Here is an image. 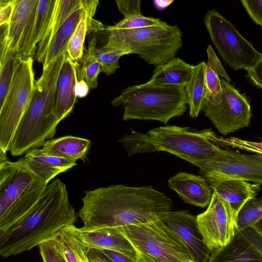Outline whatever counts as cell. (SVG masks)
Here are the masks:
<instances>
[{"label":"cell","instance_id":"obj_1","mask_svg":"<svg viewBox=\"0 0 262 262\" xmlns=\"http://www.w3.org/2000/svg\"><path fill=\"white\" fill-rule=\"evenodd\" d=\"M77 213L85 227L141 224L171 210L172 201L152 186L112 185L85 191Z\"/></svg>","mask_w":262,"mask_h":262},{"label":"cell","instance_id":"obj_2","mask_svg":"<svg viewBox=\"0 0 262 262\" xmlns=\"http://www.w3.org/2000/svg\"><path fill=\"white\" fill-rule=\"evenodd\" d=\"M77 217L66 185L56 179L25 215L0 231V254L14 256L50 241L63 228L74 225Z\"/></svg>","mask_w":262,"mask_h":262},{"label":"cell","instance_id":"obj_3","mask_svg":"<svg viewBox=\"0 0 262 262\" xmlns=\"http://www.w3.org/2000/svg\"><path fill=\"white\" fill-rule=\"evenodd\" d=\"M67 54L60 55L42 70L41 76L36 80L31 101L11 144L9 151L12 156H22L42 146L46 140L52 139L56 134L59 123L54 114L56 84Z\"/></svg>","mask_w":262,"mask_h":262},{"label":"cell","instance_id":"obj_4","mask_svg":"<svg viewBox=\"0 0 262 262\" xmlns=\"http://www.w3.org/2000/svg\"><path fill=\"white\" fill-rule=\"evenodd\" d=\"M111 103L123 107L124 121L156 120L166 124L171 118L184 114L188 101L184 87L147 82L126 88Z\"/></svg>","mask_w":262,"mask_h":262},{"label":"cell","instance_id":"obj_5","mask_svg":"<svg viewBox=\"0 0 262 262\" xmlns=\"http://www.w3.org/2000/svg\"><path fill=\"white\" fill-rule=\"evenodd\" d=\"M47 185L23 158L12 162L0 150V231L25 215Z\"/></svg>","mask_w":262,"mask_h":262},{"label":"cell","instance_id":"obj_6","mask_svg":"<svg viewBox=\"0 0 262 262\" xmlns=\"http://www.w3.org/2000/svg\"><path fill=\"white\" fill-rule=\"evenodd\" d=\"M104 48L136 54L148 64L159 66L175 58L183 45L182 32L177 25L166 23L134 29L105 27Z\"/></svg>","mask_w":262,"mask_h":262},{"label":"cell","instance_id":"obj_7","mask_svg":"<svg viewBox=\"0 0 262 262\" xmlns=\"http://www.w3.org/2000/svg\"><path fill=\"white\" fill-rule=\"evenodd\" d=\"M210 130L166 125L151 129L147 133L156 151H165L182 159L188 158L227 162L243 156L238 151L223 149L213 143L208 139Z\"/></svg>","mask_w":262,"mask_h":262},{"label":"cell","instance_id":"obj_8","mask_svg":"<svg viewBox=\"0 0 262 262\" xmlns=\"http://www.w3.org/2000/svg\"><path fill=\"white\" fill-rule=\"evenodd\" d=\"M118 227L134 248L138 262H193L181 239L160 219Z\"/></svg>","mask_w":262,"mask_h":262},{"label":"cell","instance_id":"obj_9","mask_svg":"<svg viewBox=\"0 0 262 262\" xmlns=\"http://www.w3.org/2000/svg\"><path fill=\"white\" fill-rule=\"evenodd\" d=\"M33 59H15L12 78L0 105V150H10L16 129L31 101L35 81Z\"/></svg>","mask_w":262,"mask_h":262},{"label":"cell","instance_id":"obj_10","mask_svg":"<svg viewBox=\"0 0 262 262\" xmlns=\"http://www.w3.org/2000/svg\"><path fill=\"white\" fill-rule=\"evenodd\" d=\"M204 23L212 43L223 60L233 70L251 68L261 57L252 42L215 10L207 12Z\"/></svg>","mask_w":262,"mask_h":262},{"label":"cell","instance_id":"obj_11","mask_svg":"<svg viewBox=\"0 0 262 262\" xmlns=\"http://www.w3.org/2000/svg\"><path fill=\"white\" fill-rule=\"evenodd\" d=\"M222 94L215 103L205 100L202 111L218 132L226 136L250 125L252 113L250 103L229 82L220 79Z\"/></svg>","mask_w":262,"mask_h":262},{"label":"cell","instance_id":"obj_12","mask_svg":"<svg viewBox=\"0 0 262 262\" xmlns=\"http://www.w3.org/2000/svg\"><path fill=\"white\" fill-rule=\"evenodd\" d=\"M196 220L203 241L212 251L228 244L236 229V219L229 206L214 192L207 209Z\"/></svg>","mask_w":262,"mask_h":262},{"label":"cell","instance_id":"obj_13","mask_svg":"<svg viewBox=\"0 0 262 262\" xmlns=\"http://www.w3.org/2000/svg\"><path fill=\"white\" fill-rule=\"evenodd\" d=\"M183 160L198 167L204 177L239 179L262 184V155H247L227 162L184 158Z\"/></svg>","mask_w":262,"mask_h":262},{"label":"cell","instance_id":"obj_14","mask_svg":"<svg viewBox=\"0 0 262 262\" xmlns=\"http://www.w3.org/2000/svg\"><path fill=\"white\" fill-rule=\"evenodd\" d=\"M160 219L181 239L193 262H208L212 251L205 244L199 229L196 216L188 210L169 211Z\"/></svg>","mask_w":262,"mask_h":262},{"label":"cell","instance_id":"obj_15","mask_svg":"<svg viewBox=\"0 0 262 262\" xmlns=\"http://www.w3.org/2000/svg\"><path fill=\"white\" fill-rule=\"evenodd\" d=\"M208 262H262V238L252 227L236 229L231 241L214 250Z\"/></svg>","mask_w":262,"mask_h":262},{"label":"cell","instance_id":"obj_16","mask_svg":"<svg viewBox=\"0 0 262 262\" xmlns=\"http://www.w3.org/2000/svg\"><path fill=\"white\" fill-rule=\"evenodd\" d=\"M73 228L89 250L115 251L137 260L134 248L118 227L77 228L74 225Z\"/></svg>","mask_w":262,"mask_h":262},{"label":"cell","instance_id":"obj_17","mask_svg":"<svg viewBox=\"0 0 262 262\" xmlns=\"http://www.w3.org/2000/svg\"><path fill=\"white\" fill-rule=\"evenodd\" d=\"M99 4L97 0H86L85 5L76 10L65 21L51 38L42 63L46 69L59 56L67 52L68 42L79 21L84 17L93 18Z\"/></svg>","mask_w":262,"mask_h":262},{"label":"cell","instance_id":"obj_18","mask_svg":"<svg viewBox=\"0 0 262 262\" xmlns=\"http://www.w3.org/2000/svg\"><path fill=\"white\" fill-rule=\"evenodd\" d=\"M207 180L213 192L220 196L229 206L234 217L249 200L255 198L260 190L258 184H251L239 179H220L209 177Z\"/></svg>","mask_w":262,"mask_h":262},{"label":"cell","instance_id":"obj_19","mask_svg":"<svg viewBox=\"0 0 262 262\" xmlns=\"http://www.w3.org/2000/svg\"><path fill=\"white\" fill-rule=\"evenodd\" d=\"M168 186L185 202L205 208L208 206L213 190L205 178L180 172L170 178Z\"/></svg>","mask_w":262,"mask_h":262},{"label":"cell","instance_id":"obj_20","mask_svg":"<svg viewBox=\"0 0 262 262\" xmlns=\"http://www.w3.org/2000/svg\"><path fill=\"white\" fill-rule=\"evenodd\" d=\"M78 65L73 62L67 54L56 88L54 114L59 123L71 113L75 104L77 97L75 86L78 81L77 72Z\"/></svg>","mask_w":262,"mask_h":262},{"label":"cell","instance_id":"obj_21","mask_svg":"<svg viewBox=\"0 0 262 262\" xmlns=\"http://www.w3.org/2000/svg\"><path fill=\"white\" fill-rule=\"evenodd\" d=\"M29 168L48 185L59 174L76 165V161L48 155L41 148L27 152L23 158Z\"/></svg>","mask_w":262,"mask_h":262},{"label":"cell","instance_id":"obj_22","mask_svg":"<svg viewBox=\"0 0 262 262\" xmlns=\"http://www.w3.org/2000/svg\"><path fill=\"white\" fill-rule=\"evenodd\" d=\"M90 140L80 137L66 136L46 141L41 148L42 152L50 156L85 161L91 146Z\"/></svg>","mask_w":262,"mask_h":262},{"label":"cell","instance_id":"obj_23","mask_svg":"<svg viewBox=\"0 0 262 262\" xmlns=\"http://www.w3.org/2000/svg\"><path fill=\"white\" fill-rule=\"evenodd\" d=\"M193 66L180 58H174L157 66L148 82L158 85H176L185 88Z\"/></svg>","mask_w":262,"mask_h":262},{"label":"cell","instance_id":"obj_24","mask_svg":"<svg viewBox=\"0 0 262 262\" xmlns=\"http://www.w3.org/2000/svg\"><path fill=\"white\" fill-rule=\"evenodd\" d=\"M86 0H56L55 9L48 29L39 43L36 53V59L42 63L49 43L65 21L78 9L83 7Z\"/></svg>","mask_w":262,"mask_h":262},{"label":"cell","instance_id":"obj_25","mask_svg":"<svg viewBox=\"0 0 262 262\" xmlns=\"http://www.w3.org/2000/svg\"><path fill=\"white\" fill-rule=\"evenodd\" d=\"M206 65V62L202 61L193 66L190 78L185 87L189 106V115L192 118L199 116L205 102Z\"/></svg>","mask_w":262,"mask_h":262},{"label":"cell","instance_id":"obj_26","mask_svg":"<svg viewBox=\"0 0 262 262\" xmlns=\"http://www.w3.org/2000/svg\"><path fill=\"white\" fill-rule=\"evenodd\" d=\"M103 25L94 18L86 17L78 23L72 35L67 46V55L71 60L79 64L84 56V42L88 33L96 31H99Z\"/></svg>","mask_w":262,"mask_h":262},{"label":"cell","instance_id":"obj_27","mask_svg":"<svg viewBox=\"0 0 262 262\" xmlns=\"http://www.w3.org/2000/svg\"><path fill=\"white\" fill-rule=\"evenodd\" d=\"M36 2L37 0H16L7 34L10 49L16 53L29 15Z\"/></svg>","mask_w":262,"mask_h":262},{"label":"cell","instance_id":"obj_28","mask_svg":"<svg viewBox=\"0 0 262 262\" xmlns=\"http://www.w3.org/2000/svg\"><path fill=\"white\" fill-rule=\"evenodd\" d=\"M96 38L93 37L89 41L86 52L96 59L101 65V71L106 75L113 74L119 68V58L129 53L119 50L96 47Z\"/></svg>","mask_w":262,"mask_h":262},{"label":"cell","instance_id":"obj_29","mask_svg":"<svg viewBox=\"0 0 262 262\" xmlns=\"http://www.w3.org/2000/svg\"><path fill=\"white\" fill-rule=\"evenodd\" d=\"M118 141L122 144L127 154L132 156L139 154L156 152L146 133H140L131 130L130 134L123 136Z\"/></svg>","mask_w":262,"mask_h":262},{"label":"cell","instance_id":"obj_30","mask_svg":"<svg viewBox=\"0 0 262 262\" xmlns=\"http://www.w3.org/2000/svg\"><path fill=\"white\" fill-rule=\"evenodd\" d=\"M262 219V198L248 200L239 210L236 219V229L243 230Z\"/></svg>","mask_w":262,"mask_h":262},{"label":"cell","instance_id":"obj_31","mask_svg":"<svg viewBox=\"0 0 262 262\" xmlns=\"http://www.w3.org/2000/svg\"><path fill=\"white\" fill-rule=\"evenodd\" d=\"M56 5V0H39L35 20L36 44L41 41L48 29Z\"/></svg>","mask_w":262,"mask_h":262},{"label":"cell","instance_id":"obj_32","mask_svg":"<svg viewBox=\"0 0 262 262\" xmlns=\"http://www.w3.org/2000/svg\"><path fill=\"white\" fill-rule=\"evenodd\" d=\"M16 53L10 47L0 55V105L3 103L11 83Z\"/></svg>","mask_w":262,"mask_h":262},{"label":"cell","instance_id":"obj_33","mask_svg":"<svg viewBox=\"0 0 262 262\" xmlns=\"http://www.w3.org/2000/svg\"><path fill=\"white\" fill-rule=\"evenodd\" d=\"M208 139L219 146L231 147L262 155V139L259 142H253L235 137L224 138L216 135L211 129Z\"/></svg>","mask_w":262,"mask_h":262},{"label":"cell","instance_id":"obj_34","mask_svg":"<svg viewBox=\"0 0 262 262\" xmlns=\"http://www.w3.org/2000/svg\"><path fill=\"white\" fill-rule=\"evenodd\" d=\"M80 62L81 66L79 64L77 69L78 80L84 79L90 89H97V78L101 72L100 64L86 52Z\"/></svg>","mask_w":262,"mask_h":262},{"label":"cell","instance_id":"obj_35","mask_svg":"<svg viewBox=\"0 0 262 262\" xmlns=\"http://www.w3.org/2000/svg\"><path fill=\"white\" fill-rule=\"evenodd\" d=\"M205 72L206 98L205 100L215 103L218 102L222 96V89L220 78L208 64L206 63Z\"/></svg>","mask_w":262,"mask_h":262},{"label":"cell","instance_id":"obj_36","mask_svg":"<svg viewBox=\"0 0 262 262\" xmlns=\"http://www.w3.org/2000/svg\"><path fill=\"white\" fill-rule=\"evenodd\" d=\"M165 23L159 18L147 17L142 14L124 17L122 20L112 27L118 29H134L161 25Z\"/></svg>","mask_w":262,"mask_h":262},{"label":"cell","instance_id":"obj_37","mask_svg":"<svg viewBox=\"0 0 262 262\" xmlns=\"http://www.w3.org/2000/svg\"><path fill=\"white\" fill-rule=\"evenodd\" d=\"M51 241H52L57 251L67 262H78L63 228L59 231Z\"/></svg>","mask_w":262,"mask_h":262},{"label":"cell","instance_id":"obj_38","mask_svg":"<svg viewBox=\"0 0 262 262\" xmlns=\"http://www.w3.org/2000/svg\"><path fill=\"white\" fill-rule=\"evenodd\" d=\"M252 20L262 29V0L240 1Z\"/></svg>","mask_w":262,"mask_h":262},{"label":"cell","instance_id":"obj_39","mask_svg":"<svg viewBox=\"0 0 262 262\" xmlns=\"http://www.w3.org/2000/svg\"><path fill=\"white\" fill-rule=\"evenodd\" d=\"M118 9L124 17L142 15L141 12V1L140 0L116 1Z\"/></svg>","mask_w":262,"mask_h":262},{"label":"cell","instance_id":"obj_40","mask_svg":"<svg viewBox=\"0 0 262 262\" xmlns=\"http://www.w3.org/2000/svg\"><path fill=\"white\" fill-rule=\"evenodd\" d=\"M38 247L43 262H61L60 255L52 241L45 242Z\"/></svg>","mask_w":262,"mask_h":262},{"label":"cell","instance_id":"obj_41","mask_svg":"<svg viewBox=\"0 0 262 262\" xmlns=\"http://www.w3.org/2000/svg\"><path fill=\"white\" fill-rule=\"evenodd\" d=\"M208 63L215 71L218 76L228 82H231V80L226 72L219 59L215 53L210 45H208L207 48Z\"/></svg>","mask_w":262,"mask_h":262},{"label":"cell","instance_id":"obj_42","mask_svg":"<svg viewBox=\"0 0 262 262\" xmlns=\"http://www.w3.org/2000/svg\"><path fill=\"white\" fill-rule=\"evenodd\" d=\"M15 2L16 0H0V26L10 24Z\"/></svg>","mask_w":262,"mask_h":262},{"label":"cell","instance_id":"obj_43","mask_svg":"<svg viewBox=\"0 0 262 262\" xmlns=\"http://www.w3.org/2000/svg\"><path fill=\"white\" fill-rule=\"evenodd\" d=\"M246 77L256 86L262 89V57L251 68L246 69Z\"/></svg>","mask_w":262,"mask_h":262},{"label":"cell","instance_id":"obj_44","mask_svg":"<svg viewBox=\"0 0 262 262\" xmlns=\"http://www.w3.org/2000/svg\"><path fill=\"white\" fill-rule=\"evenodd\" d=\"M98 251L113 262H138L137 260L132 259L125 254L117 251L109 250H101Z\"/></svg>","mask_w":262,"mask_h":262},{"label":"cell","instance_id":"obj_45","mask_svg":"<svg viewBox=\"0 0 262 262\" xmlns=\"http://www.w3.org/2000/svg\"><path fill=\"white\" fill-rule=\"evenodd\" d=\"M90 88L84 79L78 80L75 86V92L77 98H82L86 97Z\"/></svg>","mask_w":262,"mask_h":262},{"label":"cell","instance_id":"obj_46","mask_svg":"<svg viewBox=\"0 0 262 262\" xmlns=\"http://www.w3.org/2000/svg\"><path fill=\"white\" fill-rule=\"evenodd\" d=\"M89 255L97 262H113L102 253L96 250H89Z\"/></svg>","mask_w":262,"mask_h":262},{"label":"cell","instance_id":"obj_47","mask_svg":"<svg viewBox=\"0 0 262 262\" xmlns=\"http://www.w3.org/2000/svg\"><path fill=\"white\" fill-rule=\"evenodd\" d=\"M173 1H155L153 3L157 9L163 10L170 5Z\"/></svg>","mask_w":262,"mask_h":262},{"label":"cell","instance_id":"obj_48","mask_svg":"<svg viewBox=\"0 0 262 262\" xmlns=\"http://www.w3.org/2000/svg\"><path fill=\"white\" fill-rule=\"evenodd\" d=\"M252 228H253L262 238V219L254 224Z\"/></svg>","mask_w":262,"mask_h":262},{"label":"cell","instance_id":"obj_49","mask_svg":"<svg viewBox=\"0 0 262 262\" xmlns=\"http://www.w3.org/2000/svg\"><path fill=\"white\" fill-rule=\"evenodd\" d=\"M61 262H67L65 259L59 254Z\"/></svg>","mask_w":262,"mask_h":262},{"label":"cell","instance_id":"obj_50","mask_svg":"<svg viewBox=\"0 0 262 262\" xmlns=\"http://www.w3.org/2000/svg\"><path fill=\"white\" fill-rule=\"evenodd\" d=\"M89 257H90V259L91 261V262H97L96 261H95L93 258H92V257H91L90 256H89Z\"/></svg>","mask_w":262,"mask_h":262}]
</instances>
